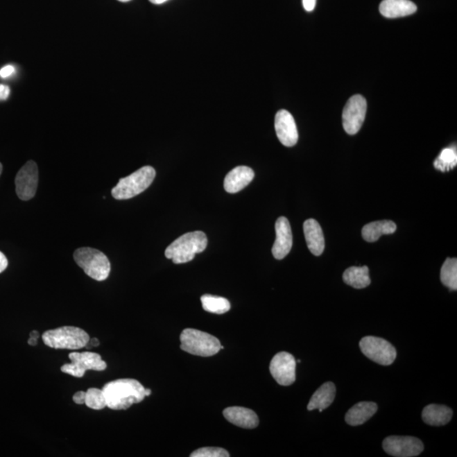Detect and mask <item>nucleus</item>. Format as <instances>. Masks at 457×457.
<instances>
[{
  "instance_id": "1",
  "label": "nucleus",
  "mask_w": 457,
  "mask_h": 457,
  "mask_svg": "<svg viewBox=\"0 0 457 457\" xmlns=\"http://www.w3.org/2000/svg\"><path fill=\"white\" fill-rule=\"evenodd\" d=\"M107 407L112 410H126L144 400L145 388L133 379H121L107 383L103 387Z\"/></svg>"
},
{
  "instance_id": "2",
  "label": "nucleus",
  "mask_w": 457,
  "mask_h": 457,
  "mask_svg": "<svg viewBox=\"0 0 457 457\" xmlns=\"http://www.w3.org/2000/svg\"><path fill=\"white\" fill-rule=\"evenodd\" d=\"M207 238L205 232H193L184 234L169 245L165 257L176 264L193 260L196 255L205 250Z\"/></svg>"
},
{
  "instance_id": "3",
  "label": "nucleus",
  "mask_w": 457,
  "mask_h": 457,
  "mask_svg": "<svg viewBox=\"0 0 457 457\" xmlns=\"http://www.w3.org/2000/svg\"><path fill=\"white\" fill-rule=\"evenodd\" d=\"M42 338L44 343L49 347L68 349V350H79L86 347L90 340V336L85 330L75 326H64V327L47 330Z\"/></svg>"
},
{
  "instance_id": "4",
  "label": "nucleus",
  "mask_w": 457,
  "mask_h": 457,
  "mask_svg": "<svg viewBox=\"0 0 457 457\" xmlns=\"http://www.w3.org/2000/svg\"><path fill=\"white\" fill-rule=\"evenodd\" d=\"M156 171L151 166H144L128 178L119 180L111 193L117 200L132 198L147 190L155 180Z\"/></svg>"
},
{
  "instance_id": "5",
  "label": "nucleus",
  "mask_w": 457,
  "mask_h": 457,
  "mask_svg": "<svg viewBox=\"0 0 457 457\" xmlns=\"http://www.w3.org/2000/svg\"><path fill=\"white\" fill-rule=\"evenodd\" d=\"M180 348L190 354L205 357L212 356L224 349L216 337L194 329L183 330L180 335Z\"/></svg>"
},
{
  "instance_id": "6",
  "label": "nucleus",
  "mask_w": 457,
  "mask_h": 457,
  "mask_svg": "<svg viewBox=\"0 0 457 457\" xmlns=\"http://www.w3.org/2000/svg\"><path fill=\"white\" fill-rule=\"evenodd\" d=\"M76 264L90 278L103 282L109 277L111 265L105 253L91 248H80L74 252Z\"/></svg>"
},
{
  "instance_id": "7",
  "label": "nucleus",
  "mask_w": 457,
  "mask_h": 457,
  "mask_svg": "<svg viewBox=\"0 0 457 457\" xmlns=\"http://www.w3.org/2000/svg\"><path fill=\"white\" fill-rule=\"evenodd\" d=\"M71 363L61 367L60 370L73 377L83 378L87 370L105 371L107 363L98 353L91 352H71L69 354Z\"/></svg>"
},
{
  "instance_id": "8",
  "label": "nucleus",
  "mask_w": 457,
  "mask_h": 457,
  "mask_svg": "<svg viewBox=\"0 0 457 457\" xmlns=\"http://www.w3.org/2000/svg\"><path fill=\"white\" fill-rule=\"evenodd\" d=\"M361 351L365 356L374 362L383 366H389L397 359V350L382 338L366 336L361 340L359 343Z\"/></svg>"
},
{
  "instance_id": "9",
  "label": "nucleus",
  "mask_w": 457,
  "mask_h": 457,
  "mask_svg": "<svg viewBox=\"0 0 457 457\" xmlns=\"http://www.w3.org/2000/svg\"><path fill=\"white\" fill-rule=\"evenodd\" d=\"M367 113V101L362 95L349 99L343 114V128L349 135H355L363 124Z\"/></svg>"
},
{
  "instance_id": "10",
  "label": "nucleus",
  "mask_w": 457,
  "mask_h": 457,
  "mask_svg": "<svg viewBox=\"0 0 457 457\" xmlns=\"http://www.w3.org/2000/svg\"><path fill=\"white\" fill-rule=\"evenodd\" d=\"M383 449L388 455L395 457H414L421 454L424 445L417 438L411 436H390L383 442Z\"/></svg>"
},
{
  "instance_id": "11",
  "label": "nucleus",
  "mask_w": 457,
  "mask_h": 457,
  "mask_svg": "<svg viewBox=\"0 0 457 457\" xmlns=\"http://www.w3.org/2000/svg\"><path fill=\"white\" fill-rule=\"evenodd\" d=\"M15 191L23 201L31 200L36 195L38 185V168L34 161L29 160L19 171L15 180Z\"/></svg>"
},
{
  "instance_id": "12",
  "label": "nucleus",
  "mask_w": 457,
  "mask_h": 457,
  "mask_svg": "<svg viewBox=\"0 0 457 457\" xmlns=\"http://www.w3.org/2000/svg\"><path fill=\"white\" fill-rule=\"evenodd\" d=\"M297 361L295 357L286 352L277 353L271 360L270 370L273 378L279 385L289 386L295 380Z\"/></svg>"
},
{
  "instance_id": "13",
  "label": "nucleus",
  "mask_w": 457,
  "mask_h": 457,
  "mask_svg": "<svg viewBox=\"0 0 457 457\" xmlns=\"http://www.w3.org/2000/svg\"><path fill=\"white\" fill-rule=\"evenodd\" d=\"M275 128L280 143L286 147H293L298 144V132L297 124L290 112L282 110L275 115Z\"/></svg>"
},
{
  "instance_id": "14",
  "label": "nucleus",
  "mask_w": 457,
  "mask_h": 457,
  "mask_svg": "<svg viewBox=\"0 0 457 457\" xmlns=\"http://www.w3.org/2000/svg\"><path fill=\"white\" fill-rule=\"evenodd\" d=\"M276 240L272 248L273 255L276 259H285L293 248V232L289 221L279 217L275 223Z\"/></svg>"
},
{
  "instance_id": "15",
  "label": "nucleus",
  "mask_w": 457,
  "mask_h": 457,
  "mask_svg": "<svg viewBox=\"0 0 457 457\" xmlns=\"http://www.w3.org/2000/svg\"><path fill=\"white\" fill-rule=\"evenodd\" d=\"M255 178V171L248 166L234 168L226 175L224 182L225 190L229 193H239L251 183Z\"/></svg>"
},
{
  "instance_id": "16",
  "label": "nucleus",
  "mask_w": 457,
  "mask_h": 457,
  "mask_svg": "<svg viewBox=\"0 0 457 457\" xmlns=\"http://www.w3.org/2000/svg\"><path fill=\"white\" fill-rule=\"evenodd\" d=\"M223 414L227 421L240 428L255 429L259 424L257 415L252 410L245 407H228Z\"/></svg>"
},
{
  "instance_id": "17",
  "label": "nucleus",
  "mask_w": 457,
  "mask_h": 457,
  "mask_svg": "<svg viewBox=\"0 0 457 457\" xmlns=\"http://www.w3.org/2000/svg\"><path fill=\"white\" fill-rule=\"evenodd\" d=\"M303 230L306 238L307 248L315 256H320L325 250V236L320 224L313 218L304 222Z\"/></svg>"
},
{
  "instance_id": "18",
  "label": "nucleus",
  "mask_w": 457,
  "mask_h": 457,
  "mask_svg": "<svg viewBox=\"0 0 457 457\" xmlns=\"http://www.w3.org/2000/svg\"><path fill=\"white\" fill-rule=\"evenodd\" d=\"M417 9V6L410 0H383L379 6L380 13L390 19L413 15Z\"/></svg>"
},
{
  "instance_id": "19",
  "label": "nucleus",
  "mask_w": 457,
  "mask_h": 457,
  "mask_svg": "<svg viewBox=\"0 0 457 457\" xmlns=\"http://www.w3.org/2000/svg\"><path fill=\"white\" fill-rule=\"evenodd\" d=\"M377 411L378 405L374 402H359L348 411L345 420L351 426L362 425L370 420Z\"/></svg>"
},
{
  "instance_id": "20",
  "label": "nucleus",
  "mask_w": 457,
  "mask_h": 457,
  "mask_svg": "<svg viewBox=\"0 0 457 457\" xmlns=\"http://www.w3.org/2000/svg\"><path fill=\"white\" fill-rule=\"evenodd\" d=\"M453 411L447 406L431 404L422 411V420L430 426H443L451 420Z\"/></svg>"
},
{
  "instance_id": "21",
  "label": "nucleus",
  "mask_w": 457,
  "mask_h": 457,
  "mask_svg": "<svg viewBox=\"0 0 457 457\" xmlns=\"http://www.w3.org/2000/svg\"><path fill=\"white\" fill-rule=\"evenodd\" d=\"M336 394V386L332 382L325 383L311 397L309 405H307V410L328 408L335 400Z\"/></svg>"
},
{
  "instance_id": "22",
  "label": "nucleus",
  "mask_w": 457,
  "mask_h": 457,
  "mask_svg": "<svg viewBox=\"0 0 457 457\" xmlns=\"http://www.w3.org/2000/svg\"><path fill=\"white\" fill-rule=\"evenodd\" d=\"M397 225L393 221H381L371 222L364 226L362 235L368 243H375L383 235H390L397 230Z\"/></svg>"
},
{
  "instance_id": "23",
  "label": "nucleus",
  "mask_w": 457,
  "mask_h": 457,
  "mask_svg": "<svg viewBox=\"0 0 457 457\" xmlns=\"http://www.w3.org/2000/svg\"><path fill=\"white\" fill-rule=\"evenodd\" d=\"M343 280L356 289H363L371 284L370 270L367 266L349 268L344 272Z\"/></svg>"
},
{
  "instance_id": "24",
  "label": "nucleus",
  "mask_w": 457,
  "mask_h": 457,
  "mask_svg": "<svg viewBox=\"0 0 457 457\" xmlns=\"http://www.w3.org/2000/svg\"><path fill=\"white\" fill-rule=\"evenodd\" d=\"M203 309L207 312L223 314L229 312L230 303L227 299L212 295H203L201 298Z\"/></svg>"
},
{
  "instance_id": "25",
  "label": "nucleus",
  "mask_w": 457,
  "mask_h": 457,
  "mask_svg": "<svg viewBox=\"0 0 457 457\" xmlns=\"http://www.w3.org/2000/svg\"><path fill=\"white\" fill-rule=\"evenodd\" d=\"M440 279L443 285L452 291L457 289V259H447L441 268Z\"/></svg>"
},
{
  "instance_id": "26",
  "label": "nucleus",
  "mask_w": 457,
  "mask_h": 457,
  "mask_svg": "<svg viewBox=\"0 0 457 457\" xmlns=\"http://www.w3.org/2000/svg\"><path fill=\"white\" fill-rule=\"evenodd\" d=\"M85 405L94 410H102L107 407L105 394L98 388H90L86 391Z\"/></svg>"
},
{
  "instance_id": "27",
  "label": "nucleus",
  "mask_w": 457,
  "mask_h": 457,
  "mask_svg": "<svg viewBox=\"0 0 457 457\" xmlns=\"http://www.w3.org/2000/svg\"><path fill=\"white\" fill-rule=\"evenodd\" d=\"M456 164V153L451 148H445L441 152L439 159L436 161L435 166L438 170L449 171Z\"/></svg>"
},
{
  "instance_id": "28",
  "label": "nucleus",
  "mask_w": 457,
  "mask_h": 457,
  "mask_svg": "<svg viewBox=\"0 0 457 457\" xmlns=\"http://www.w3.org/2000/svg\"><path fill=\"white\" fill-rule=\"evenodd\" d=\"M191 457H228L229 452L218 447H205L191 453Z\"/></svg>"
},
{
  "instance_id": "29",
  "label": "nucleus",
  "mask_w": 457,
  "mask_h": 457,
  "mask_svg": "<svg viewBox=\"0 0 457 457\" xmlns=\"http://www.w3.org/2000/svg\"><path fill=\"white\" fill-rule=\"evenodd\" d=\"M85 398L86 393H84V391H78L73 395V401L78 405L85 404Z\"/></svg>"
},
{
  "instance_id": "30",
  "label": "nucleus",
  "mask_w": 457,
  "mask_h": 457,
  "mask_svg": "<svg viewBox=\"0 0 457 457\" xmlns=\"http://www.w3.org/2000/svg\"><path fill=\"white\" fill-rule=\"evenodd\" d=\"M15 72V67L13 65H6L0 70V78H9Z\"/></svg>"
},
{
  "instance_id": "31",
  "label": "nucleus",
  "mask_w": 457,
  "mask_h": 457,
  "mask_svg": "<svg viewBox=\"0 0 457 457\" xmlns=\"http://www.w3.org/2000/svg\"><path fill=\"white\" fill-rule=\"evenodd\" d=\"M10 94V87L3 84H0V101H6Z\"/></svg>"
},
{
  "instance_id": "32",
  "label": "nucleus",
  "mask_w": 457,
  "mask_h": 457,
  "mask_svg": "<svg viewBox=\"0 0 457 457\" xmlns=\"http://www.w3.org/2000/svg\"><path fill=\"white\" fill-rule=\"evenodd\" d=\"M317 0H302L303 7H304L305 10L313 11L315 6H316Z\"/></svg>"
},
{
  "instance_id": "33",
  "label": "nucleus",
  "mask_w": 457,
  "mask_h": 457,
  "mask_svg": "<svg viewBox=\"0 0 457 457\" xmlns=\"http://www.w3.org/2000/svg\"><path fill=\"white\" fill-rule=\"evenodd\" d=\"M8 267V259L2 252H0V274L5 271Z\"/></svg>"
},
{
  "instance_id": "34",
  "label": "nucleus",
  "mask_w": 457,
  "mask_h": 457,
  "mask_svg": "<svg viewBox=\"0 0 457 457\" xmlns=\"http://www.w3.org/2000/svg\"><path fill=\"white\" fill-rule=\"evenodd\" d=\"M38 336H40V334H38L36 330H33V331L30 333V339L28 340V344L30 345H36L37 343V339Z\"/></svg>"
},
{
  "instance_id": "35",
  "label": "nucleus",
  "mask_w": 457,
  "mask_h": 457,
  "mask_svg": "<svg viewBox=\"0 0 457 457\" xmlns=\"http://www.w3.org/2000/svg\"><path fill=\"white\" fill-rule=\"evenodd\" d=\"M99 344L101 343H99V340L97 339V338H93V339H91L90 338L89 341H88V343L86 345V347L90 348L98 347Z\"/></svg>"
},
{
  "instance_id": "36",
  "label": "nucleus",
  "mask_w": 457,
  "mask_h": 457,
  "mask_svg": "<svg viewBox=\"0 0 457 457\" xmlns=\"http://www.w3.org/2000/svg\"><path fill=\"white\" fill-rule=\"evenodd\" d=\"M153 5H162V3L167 2L168 0H149Z\"/></svg>"
},
{
  "instance_id": "37",
  "label": "nucleus",
  "mask_w": 457,
  "mask_h": 457,
  "mask_svg": "<svg viewBox=\"0 0 457 457\" xmlns=\"http://www.w3.org/2000/svg\"><path fill=\"white\" fill-rule=\"evenodd\" d=\"M152 394V390L150 389H145V397H149Z\"/></svg>"
},
{
  "instance_id": "38",
  "label": "nucleus",
  "mask_w": 457,
  "mask_h": 457,
  "mask_svg": "<svg viewBox=\"0 0 457 457\" xmlns=\"http://www.w3.org/2000/svg\"><path fill=\"white\" fill-rule=\"evenodd\" d=\"M3 171V165L0 163V175H1Z\"/></svg>"
},
{
  "instance_id": "39",
  "label": "nucleus",
  "mask_w": 457,
  "mask_h": 457,
  "mask_svg": "<svg viewBox=\"0 0 457 457\" xmlns=\"http://www.w3.org/2000/svg\"><path fill=\"white\" fill-rule=\"evenodd\" d=\"M119 1H121V2H123V3H126V2H129V1H130V0H119Z\"/></svg>"
}]
</instances>
